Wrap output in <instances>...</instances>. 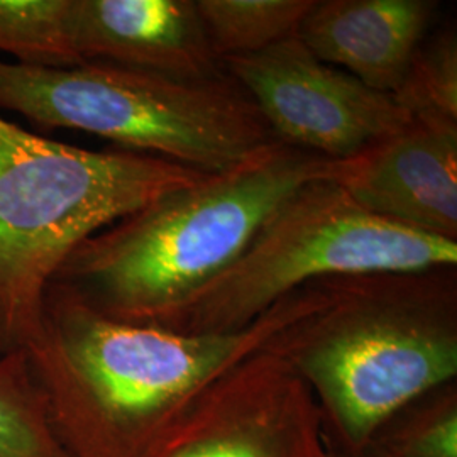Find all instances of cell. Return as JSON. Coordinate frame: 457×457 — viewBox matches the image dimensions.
<instances>
[{
    "mask_svg": "<svg viewBox=\"0 0 457 457\" xmlns=\"http://www.w3.org/2000/svg\"><path fill=\"white\" fill-rule=\"evenodd\" d=\"M326 279L226 334H179L115 320L49 285L43 336L26 351L70 457H141L198 393L324 307Z\"/></svg>",
    "mask_w": 457,
    "mask_h": 457,
    "instance_id": "1",
    "label": "cell"
},
{
    "mask_svg": "<svg viewBox=\"0 0 457 457\" xmlns=\"http://www.w3.org/2000/svg\"><path fill=\"white\" fill-rule=\"evenodd\" d=\"M344 162L273 141L85 239L51 285L122 322L151 326L236 262L266 220Z\"/></svg>",
    "mask_w": 457,
    "mask_h": 457,
    "instance_id": "2",
    "label": "cell"
},
{
    "mask_svg": "<svg viewBox=\"0 0 457 457\" xmlns=\"http://www.w3.org/2000/svg\"><path fill=\"white\" fill-rule=\"evenodd\" d=\"M327 285L326 305L268 349L309 386L328 445L361 457L396 411L456 381V266Z\"/></svg>",
    "mask_w": 457,
    "mask_h": 457,
    "instance_id": "3",
    "label": "cell"
},
{
    "mask_svg": "<svg viewBox=\"0 0 457 457\" xmlns=\"http://www.w3.org/2000/svg\"><path fill=\"white\" fill-rule=\"evenodd\" d=\"M205 175L146 153L53 141L0 114V354L41 339L49 285L77 245Z\"/></svg>",
    "mask_w": 457,
    "mask_h": 457,
    "instance_id": "4",
    "label": "cell"
},
{
    "mask_svg": "<svg viewBox=\"0 0 457 457\" xmlns=\"http://www.w3.org/2000/svg\"><path fill=\"white\" fill-rule=\"evenodd\" d=\"M0 109L204 173L226 171L277 141L228 75L179 80L102 62L71 68L0 62Z\"/></svg>",
    "mask_w": 457,
    "mask_h": 457,
    "instance_id": "5",
    "label": "cell"
},
{
    "mask_svg": "<svg viewBox=\"0 0 457 457\" xmlns=\"http://www.w3.org/2000/svg\"><path fill=\"white\" fill-rule=\"evenodd\" d=\"M457 241L362 211L337 180L312 181L273 213L245 253L153 327L226 334L327 278L454 268Z\"/></svg>",
    "mask_w": 457,
    "mask_h": 457,
    "instance_id": "6",
    "label": "cell"
},
{
    "mask_svg": "<svg viewBox=\"0 0 457 457\" xmlns=\"http://www.w3.org/2000/svg\"><path fill=\"white\" fill-rule=\"evenodd\" d=\"M222 65L277 141L327 160L354 158L415 122L393 96L322 62L296 36Z\"/></svg>",
    "mask_w": 457,
    "mask_h": 457,
    "instance_id": "7",
    "label": "cell"
},
{
    "mask_svg": "<svg viewBox=\"0 0 457 457\" xmlns=\"http://www.w3.org/2000/svg\"><path fill=\"white\" fill-rule=\"evenodd\" d=\"M141 457H328L309 386L264 347L196 395Z\"/></svg>",
    "mask_w": 457,
    "mask_h": 457,
    "instance_id": "8",
    "label": "cell"
},
{
    "mask_svg": "<svg viewBox=\"0 0 457 457\" xmlns=\"http://www.w3.org/2000/svg\"><path fill=\"white\" fill-rule=\"evenodd\" d=\"M337 181L362 211L457 241V124L415 120L345 160Z\"/></svg>",
    "mask_w": 457,
    "mask_h": 457,
    "instance_id": "9",
    "label": "cell"
},
{
    "mask_svg": "<svg viewBox=\"0 0 457 457\" xmlns=\"http://www.w3.org/2000/svg\"><path fill=\"white\" fill-rule=\"evenodd\" d=\"M73 48L102 62L179 80L228 75L196 0H71Z\"/></svg>",
    "mask_w": 457,
    "mask_h": 457,
    "instance_id": "10",
    "label": "cell"
},
{
    "mask_svg": "<svg viewBox=\"0 0 457 457\" xmlns=\"http://www.w3.org/2000/svg\"><path fill=\"white\" fill-rule=\"evenodd\" d=\"M436 11L432 0H315L296 37L322 62L393 96Z\"/></svg>",
    "mask_w": 457,
    "mask_h": 457,
    "instance_id": "11",
    "label": "cell"
},
{
    "mask_svg": "<svg viewBox=\"0 0 457 457\" xmlns=\"http://www.w3.org/2000/svg\"><path fill=\"white\" fill-rule=\"evenodd\" d=\"M315 0H196L220 60L253 54L295 37Z\"/></svg>",
    "mask_w": 457,
    "mask_h": 457,
    "instance_id": "12",
    "label": "cell"
},
{
    "mask_svg": "<svg viewBox=\"0 0 457 457\" xmlns=\"http://www.w3.org/2000/svg\"><path fill=\"white\" fill-rule=\"evenodd\" d=\"M0 457H70L51 427L46 393L24 351L0 354Z\"/></svg>",
    "mask_w": 457,
    "mask_h": 457,
    "instance_id": "13",
    "label": "cell"
},
{
    "mask_svg": "<svg viewBox=\"0 0 457 457\" xmlns=\"http://www.w3.org/2000/svg\"><path fill=\"white\" fill-rule=\"evenodd\" d=\"M71 0H0V51L39 68L82 65L70 31Z\"/></svg>",
    "mask_w": 457,
    "mask_h": 457,
    "instance_id": "14",
    "label": "cell"
},
{
    "mask_svg": "<svg viewBox=\"0 0 457 457\" xmlns=\"http://www.w3.org/2000/svg\"><path fill=\"white\" fill-rule=\"evenodd\" d=\"M366 453L390 457H457L456 381L425 393L396 411L378 430Z\"/></svg>",
    "mask_w": 457,
    "mask_h": 457,
    "instance_id": "15",
    "label": "cell"
},
{
    "mask_svg": "<svg viewBox=\"0 0 457 457\" xmlns=\"http://www.w3.org/2000/svg\"><path fill=\"white\" fill-rule=\"evenodd\" d=\"M395 100L417 122L457 124V36L451 29L424 39Z\"/></svg>",
    "mask_w": 457,
    "mask_h": 457,
    "instance_id": "16",
    "label": "cell"
},
{
    "mask_svg": "<svg viewBox=\"0 0 457 457\" xmlns=\"http://www.w3.org/2000/svg\"><path fill=\"white\" fill-rule=\"evenodd\" d=\"M361 457H390L385 456V454H379V453H366V454H362Z\"/></svg>",
    "mask_w": 457,
    "mask_h": 457,
    "instance_id": "17",
    "label": "cell"
},
{
    "mask_svg": "<svg viewBox=\"0 0 457 457\" xmlns=\"http://www.w3.org/2000/svg\"><path fill=\"white\" fill-rule=\"evenodd\" d=\"M328 457H343L337 451H334L330 445H328Z\"/></svg>",
    "mask_w": 457,
    "mask_h": 457,
    "instance_id": "18",
    "label": "cell"
}]
</instances>
